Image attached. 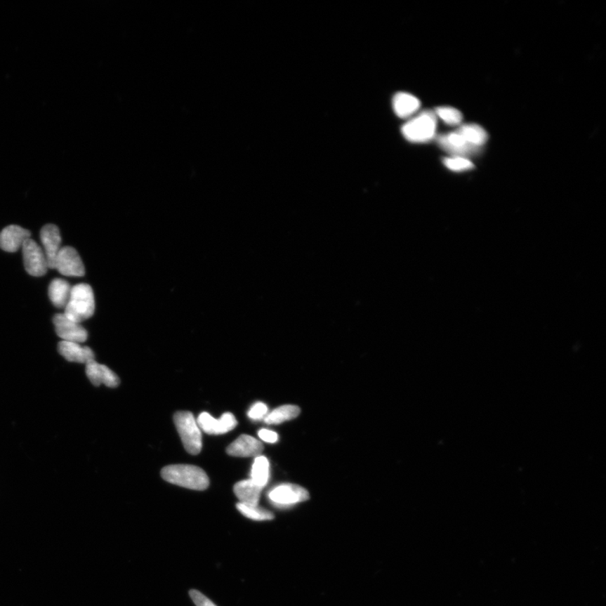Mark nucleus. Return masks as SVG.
Instances as JSON below:
<instances>
[{"label":"nucleus","mask_w":606,"mask_h":606,"mask_svg":"<svg viewBox=\"0 0 606 606\" xmlns=\"http://www.w3.org/2000/svg\"><path fill=\"white\" fill-rule=\"evenodd\" d=\"M164 480L185 489L202 491L209 487V477L204 470L192 465H171L161 472Z\"/></svg>","instance_id":"f257e3e1"},{"label":"nucleus","mask_w":606,"mask_h":606,"mask_svg":"<svg viewBox=\"0 0 606 606\" xmlns=\"http://www.w3.org/2000/svg\"><path fill=\"white\" fill-rule=\"evenodd\" d=\"M95 310V296L91 286L80 283L72 287L69 302L63 312L65 316L76 323L81 324L94 315Z\"/></svg>","instance_id":"f03ea898"},{"label":"nucleus","mask_w":606,"mask_h":606,"mask_svg":"<svg viewBox=\"0 0 606 606\" xmlns=\"http://www.w3.org/2000/svg\"><path fill=\"white\" fill-rule=\"evenodd\" d=\"M173 421L186 452L198 455L202 449V435L196 418L187 411H180L175 414Z\"/></svg>","instance_id":"7ed1b4c3"},{"label":"nucleus","mask_w":606,"mask_h":606,"mask_svg":"<svg viewBox=\"0 0 606 606\" xmlns=\"http://www.w3.org/2000/svg\"><path fill=\"white\" fill-rule=\"evenodd\" d=\"M437 127L435 114L425 112L405 123L402 133L411 143H426L433 139Z\"/></svg>","instance_id":"20e7f679"},{"label":"nucleus","mask_w":606,"mask_h":606,"mask_svg":"<svg viewBox=\"0 0 606 606\" xmlns=\"http://www.w3.org/2000/svg\"><path fill=\"white\" fill-rule=\"evenodd\" d=\"M268 498L275 507L287 508L309 499L308 490L296 485L285 484L271 489Z\"/></svg>","instance_id":"39448f33"},{"label":"nucleus","mask_w":606,"mask_h":606,"mask_svg":"<svg viewBox=\"0 0 606 606\" xmlns=\"http://www.w3.org/2000/svg\"><path fill=\"white\" fill-rule=\"evenodd\" d=\"M21 249L25 269L29 275L39 277L48 272V266L45 253L36 241L27 239Z\"/></svg>","instance_id":"423d86ee"},{"label":"nucleus","mask_w":606,"mask_h":606,"mask_svg":"<svg viewBox=\"0 0 606 606\" xmlns=\"http://www.w3.org/2000/svg\"><path fill=\"white\" fill-rule=\"evenodd\" d=\"M54 270L65 277H80L86 274V268L77 250L69 246L62 248L59 251Z\"/></svg>","instance_id":"0eeeda50"},{"label":"nucleus","mask_w":606,"mask_h":606,"mask_svg":"<svg viewBox=\"0 0 606 606\" xmlns=\"http://www.w3.org/2000/svg\"><path fill=\"white\" fill-rule=\"evenodd\" d=\"M55 330L62 341L74 342L78 344L86 342L88 333L83 326L67 317L65 313H58L53 317Z\"/></svg>","instance_id":"6e6552de"},{"label":"nucleus","mask_w":606,"mask_h":606,"mask_svg":"<svg viewBox=\"0 0 606 606\" xmlns=\"http://www.w3.org/2000/svg\"><path fill=\"white\" fill-rule=\"evenodd\" d=\"M197 421L200 429L209 435L226 434L234 430L238 423L231 413L224 414L220 419H215L209 413H202Z\"/></svg>","instance_id":"1a4fd4ad"},{"label":"nucleus","mask_w":606,"mask_h":606,"mask_svg":"<svg viewBox=\"0 0 606 606\" xmlns=\"http://www.w3.org/2000/svg\"><path fill=\"white\" fill-rule=\"evenodd\" d=\"M40 239L44 251L48 261V269L54 270L55 261L62 247V237L58 228L53 224H48L41 228Z\"/></svg>","instance_id":"9d476101"},{"label":"nucleus","mask_w":606,"mask_h":606,"mask_svg":"<svg viewBox=\"0 0 606 606\" xmlns=\"http://www.w3.org/2000/svg\"><path fill=\"white\" fill-rule=\"evenodd\" d=\"M31 239V232L17 225L4 228L0 232V248L4 251L14 253L18 251L25 241Z\"/></svg>","instance_id":"9b49d317"},{"label":"nucleus","mask_w":606,"mask_h":606,"mask_svg":"<svg viewBox=\"0 0 606 606\" xmlns=\"http://www.w3.org/2000/svg\"><path fill=\"white\" fill-rule=\"evenodd\" d=\"M86 375L91 383L95 387L101 384L108 388H117L120 383V380L111 369L94 361L86 364Z\"/></svg>","instance_id":"f8f14e48"},{"label":"nucleus","mask_w":606,"mask_h":606,"mask_svg":"<svg viewBox=\"0 0 606 606\" xmlns=\"http://www.w3.org/2000/svg\"><path fill=\"white\" fill-rule=\"evenodd\" d=\"M264 449L261 442L247 435H240L227 448L228 455L237 457H256Z\"/></svg>","instance_id":"ddd939ff"},{"label":"nucleus","mask_w":606,"mask_h":606,"mask_svg":"<svg viewBox=\"0 0 606 606\" xmlns=\"http://www.w3.org/2000/svg\"><path fill=\"white\" fill-rule=\"evenodd\" d=\"M58 350L67 362L87 364L95 360V354L90 347L81 346L78 343L61 341Z\"/></svg>","instance_id":"4468645a"},{"label":"nucleus","mask_w":606,"mask_h":606,"mask_svg":"<svg viewBox=\"0 0 606 606\" xmlns=\"http://www.w3.org/2000/svg\"><path fill=\"white\" fill-rule=\"evenodd\" d=\"M438 143L444 150L450 152L453 156L464 157L477 151V148L468 145L463 136L457 131L440 136Z\"/></svg>","instance_id":"2eb2a0df"},{"label":"nucleus","mask_w":606,"mask_h":606,"mask_svg":"<svg viewBox=\"0 0 606 606\" xmlns=\"http://www.w3.org/2000/svg\"><path fill=\"white\" fill-rule=\"evenodd\" d=\"M393 107L396 115L404 119V118L410 117L418 112L421 107V101L417 97L408 94V93H397L393 97Z\"/></svg>","instance_id":"dca6fc26"},{"label":"nucleus","mask_w":606,"mask_h":606,"mask_svg":"<svg viewBox=\"0 0 606 606\" xmlns=\"http://www.w3.org/2000/svg\"><path fill=\"white\" fill-rule=\"evenodd\" d=\"M262 489V487L254 484L251 480L237 482L234 489L240 503L253 506H258Z\"/></svg>","instance_id":"f3484780"},{"label":"nucleus","mask_w":606,"mask_h":606,"mask_svg":"<svg viewBox=\"0 0 606 606\" xmlns=\"http://www.w3.org/2000/svg\"><path fill=\"white\" fill-rule=\"evenodd\" d=\"M72 287L70 284L62 279H54L50 283L48 295L51 302L55 307L65 308L69 302Z\"/></svg>","instance_id":"a211bd4d"},{"label":"nucleus","mask_w":606,"mask_h":606,"mask_svg":"<svg viewBox=\"0 0 606 606\" xmlns=\"http://www.w3.org/2000/svg\"><path fill=\"white\" fill-rule=\"evenodd\" d=\"M456 131L463 136L468 145L477 148V150L485 145L487 140L486 131L476 124L461 126Z\"/></svg>","instance_id":"6ab92c4d"},{"label":"nucleus","mask_w":606,"mask_h":606,"mask_svg":"<svg viewBox=\"0 0 606 606\" xmlns=\"http://www.w3.org/2000/svg\"><path fill=\"white\" fill-rule=\"evenodd\" d=\"M301 410L298 406L284 405L275 409L265 418V422L269 425H279L283 422L291 421L298 416Z\"/></svg>","instance_id":"aec40b11"},{"label":"nucleus","mask_w":606,"mask_h":606,"mask_svg":"<svg viewBox=\"0 0 606 606\" xmlns=\"http://www.w3.org/2000/svg\"><path fill=\"white\" fill-rule=\"evenodd\" d=\"M269 477L270 463L268 459L261 455L256 456L253 463L251 480L263 489L268 484Z\"/></svg>","instance_id":"412c9836"},{"label":"nucleus","mask_w":606,"mask_h":606,"mask_svg":"<svg viewBox=\"0 0 606 606\" xmlns=\"http://www.w3.org/2000/svg\"><path fill=\"white\" fill-rule=\"evenodd\" d=\"M238 510L245 517L253 520L265 521L274 519V515L269 511L257 506H247L242 503L237 504Z\"/></svg>","instance_id":"4be33fe9"},{"label":"nucleus","mask_w":606,"mask_h":606,"mask_svg":"<svg viewBox=\"0 0 606 606\" xmlns=\"http://www.w3.org/2000/svg\"><path fill=\"white\" fill-rule=\"evenodd\" d=\"M435 114L449 126H459L463 121V115L455 108L440 107Z\"/></svg>","instance_id":"5701e85b"},{"label":"nucleus","mask_w":606,"mask_h":606,"mask_svg":"<svg viewBox=\"0 0 606 606\" xmlns=\"http://www.w3.org/2000/svg\"><path fill=\"white\" fill-rule=\"evenodd\" d=\"M444 164L449 169L455 172L470 171L474 167L473 164L465 157L453 156L443 160Z\"/></svg>","instance_id":"b1692460"},{"label":"nucleus","mask_w":606,"mask_h":606,"mask_svg":"<svg viewBox=\"0 0 606 606\" xmlns=\"http://www.w3.org/2000/svg\"><path fill=\"white\" fill-rule=\"evenodd\" d=\"M267 413H268L267 406L263 402H257L250 409L249 417L253 421H260V419L265 417Z\"/></svg>","instance_id":"393cba45"},{"label":"nucleus","mask_w":606,"mask_h":606,"mask_svg":"<svg viewBox=\"0 0 606 606\" xmlns=\"http://www.w3.org/2000/svg\"><path fill=\"white\" fill-rule=\"evenodd\" d=\"M190 595L197 606H217L200 591H190Z\"/></svg>","instance_id":"a878e982"},{"label":"nucleus","mask_w":606,"mask_h":606,"mask_svg":"<svg viewBox=\"0 0 606 606\" xmlns=\"http://www.w3.org/2000/svg\"><path fill=\"white\" fill-rule=\"evenodd\" d=\"M258 435L265 442L273 444L278 442V435L272 430L262 429Z\"/></svg>","instance_id":"bb28decb"}]
</instances>
